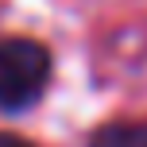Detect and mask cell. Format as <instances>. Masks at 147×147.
Listing matches in <instances>:
<instances>
[{
    "label": "cell",
    "mask_w": 147,
    "mask_h": 147,
    "mask_svg": "<svg viewBox=\"0 0 147 147\" xmlns=\"http://www.w3.org/2000/svg\"><path fill=\"white\" fill-rule=\"evenodd\" d=\"M51 81V51L35 39H0V109L20 112L43 97Z\"/></svg>",
    "instance_id": "cell-1"
},
{
    "label": "cell",
    "mask_w": 147,
    "mask_h": 147,
    "mask_svg": "<svg viewBox=\"0 0 147 147\" xmlns=\"http://www.w3.org/2000/svg\"><path fill=\"white\" fill-rule=\"evenodd\" d=\"M89 147H147V120H120L93 132Z\"/></svg>",
    "instance_id": "cell-2"
},
{
    "label": "cell",
    "mask_w": 147,
    "mask_h": 147,
    "mask_svg": "<svg viewBox=\"0 0 147 147\" xmlns=\"http://www.w3.org/2000/svg\"><path fill=\"white\" fill-rule=\"evenodd\" d=\"M0 147H31L23 136H12V132H0Z\"/></svg>",
    "instance_id": "cell-3"
}]
</instances>
